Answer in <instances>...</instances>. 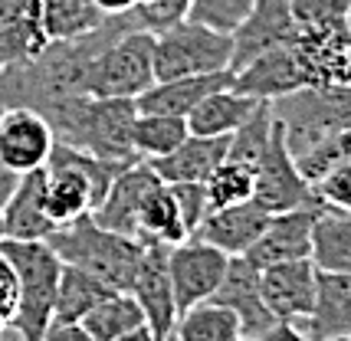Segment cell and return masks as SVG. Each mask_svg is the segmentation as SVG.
<instances>
[{
  "label": "cell",
  "instance_id": "6da1fadb",
  "mask_svg": "<svg viewBox=\"0 0 351 341\" xmlns=\"http://www.w3.org/2000/svg\"><path fill=\"white\" fill-rule=\"evenodd\" d=\"M56 141L79 148L86 155L108 161V164H138L141 157L135 155L132 144V128H135L138 109L132 99H89L79 95L69 102H60L43 112Z\"/></svg>",
  "mask_w": 351,
  "mask_h": 341
},
{
  "label": "cell",
  "instance_id": "7a4b0ae2",
  "mask_svg": "<svg viewBox=\"0 0 351 341\" xmlns=\"http://www.w3.org/2000/svg\"><path fill=\"white\" fill-rule=\"evenodd\" d=\"M46 243L62 260V266H76L82 273L95 276L99 282H106L115 292L132 289L141 256H145V243L122 236V233L102 230L92 217L60 227Z\"/></svg>",
  "mask_w": 351,
  "mask_h": 341
},
{
  "label": "cell",
  "instance_id": "3957f363",
  "mask_svg": "<svg viewBox=\"0 0 351 341\" xmlns=\"http://www.w3.org/2000/svg\"><path fill=\"white\" fill-rule=\"evenodd\" d=\"M119 170H125L122 164H108L56 141L46 161V214L53 217L56 227L92 217V210L106 197Z\"/></svg>",
  "mask_w": 351,
  "mask_h": 341
},
{
  "label": "cell",
  "instance_id": "277c9868",
  "mask_svg": "<svg viewBox=\"0 0 351 341\" xmlns=\"http://www.w3.org/2000/svg\"><path fill=\"white\" fill-rule=\"evenodd\" d=\"M0 253L14 266L16 286H20L16 315L7 328H14L20 341H43L46 328L53 322L62 260L53 253L49 243H23V240H3Z\"/></svg>",
  "mask_w": 351,
  "mask_h": 341
},
{
  "label": "cell",
  "instance_id": "5b68a950",
  "mask_svg": "<svg viewBox=\"0 0 351 341\" xmlns=\"http://www.w3.org/2000/svg\"><path fill=\"white\" fill-rule=\"evenodd\" d=\"M154 82V33L125 27L89 62L82 95L89 99H132Z\"/></svg>",
  "mask_w": 351,
  "mask_h": 341
},
{
  "label": "cell",
  "instance_id": "8992f818",
  "mask_svg": "<svg viewBox=\"0 0 351 341\" xmlns=\"http://www.w3.org/2000/svg\"><path fill=\"white\" fill-rule=\"evenodd\" d=\"M233 60V36L217 33L204 23L181 20L178 27L154 36V79H187L210 76L230 69Z\"/></svg>",
  "mask_w": 351,
  "mask_h": 341
},
{
  "label": "cell",
  "instance_id": "52a82bcc",
  "mask_svg": "<svg viewBox=\"0 0 351 341\" xmlns=\"http://www.w3.org/2000/svg\"><path fill=\"white\" fill-rule=\"evenodd\" d=\"M276 122L282 125L289 155H299L322 135L335 131L341 125H351V86H312L292 95H282L269 102Z\"/></svg>",
  "mask_w": 351,
  "mask_h": 341
},
{
  "label": "cell",
  "instance_id": "ba28073f",
  "mask_svg": "<svg viewBox=\"0 0 351 341\" xmlns=\"http://www.w3.org/2000/svg\"><path fill=\"white\" fill-rule=\"evenodd\" d=\"M253 201L260 203L266 214H286V210H299V207H322L312 184L302 177V170L295 168L279 122L273 128V138L266 144V151L253 164Z\"/></svg>",
  "mask_w": 351,
  "mask_h": 341
},
{
  "label": "cell",
  "instance_id": "9c48e42d",
  "mask_svg": "<svg viewBox=\"0 0 351 341\" xmlns=\"http://www.w3.org/2000/svg\"><path fill=\"white\" fill-rule=\"evenodd\" d=\"M230 266V256L217 247L204 243L197 236H187L184 243L168 249V273L178 299V312L191 309L197 302L214 299V292L223 282V273Z\"/></svg>",
  "mask_w": 351,
  "mask_h": 341
},
{
  "label": "cell",
  "instance_id": "30bf717a",
  "mask_svg": "<svg viewBox=\"0 0 351 341\" xmlns=\"http://www.w3.org/2000/svg\"><path fill=\"white\" fill-rule=\"evenodd\" d=\"M56 148V131L40 109L3 105L0 109V161L14 174L46 168Z\"/></svg>",
  "mask_w": 351,
  "mask_h": 341
},
{
  "label": "cell",
  "instance_id": "8fae6325",
  "mask_svg": "<svg viewBox=\"0 0 351 341\" xmlns=\"http://www.w3.org/2000/svg\"><path fill=\"white\" fill-rule=\"evenodd\" d=\"M306 86H341L348 82V20L306 23L292 36Z\"/></svg>",
  "mask_w": 351,
  "mask_h": 341
},
{
  "label": "cell",
  "instance_id": "7c38bea8",
  "mask_svg": "<svg viewBox=\"0 0 351 341\" xmlns=\"http://www.w3.org/2000/svg\"><path fill=\"white\" fill-rule=\"evenodd\" d=\"M315 286H319V269L312 260L276 263L260 269V292L273 322L302 325L315 305Z\"/></svg>",
  "mask_w": 351,
  "mask_h": 341
},
{
  "label": "cell",
  "instance_id": "4fadbf2b",
  "mask_svg": "<svg viewBox=\"0 0 351 341\" xmlns=\"http://www.w3.org/2000/svg\"><path fill=\"white\" fill-rule=\"evenodd\" d=\"M168 249L171 247H145L141 266L135 273L132 282V299L138 302V309L145 315V325L154 331V338L165 341L174 331L178 322V299H174V286H171V273H168Z\"/></svg>",
  "mask_w": 351,
  "mask_h": 341
},
{
  "label": "cell",
  "instance_id": "5bb4252c",
  "mask_svg": "<svg viewBox=\"0 0 351 341\" xmlns=\"http://www.w3.org/2000/svg\"><path fill=\"white\" fill-rule=\"evenodd\" d=\"M299 30L295 14H292L289 0H256L253 10L233 33V60H230V73H237L240 66L256 60L260 53L276 47L292 43V36Z\"/></svg>",
  "mask_w": 351,
  "mask_h": 341
},
{
  "label": "cell",
  "instance_id": "9a60e30c",
  "mask_svg": "<svg viewBox=\"0 0 351 341\" xmlns=\"http://www.w3.org/2000/svg\"><path fill=\"white\" fill-rule=\"evenodd\" d=\"M322 207H299L286 214H273L260 240L250 247L243 260L256 269L276 263H295V260H312V227Z\"/></svg>",
  "mask_w": 351,
  "mask_h": 341
},
{
  "label": "cell",
  "instance_id": "2e32d148",
  "mask_svg": "<svg viewBox=\"0 0 351 341\" xmlns=\"http://www.w3.org/2000/svg\"><path fill=\"white\" fill-rule=\"evenodd\" d=\"M158 184H161V177L152 170L148 161L128 164L125 170L115 174V181H112V187L106 190V197L92 210V220H95L102 230L122 233V236L138 240V214H141V203H145V197H148Z\"/></svg>",
  "mask_w": 351,
  "mask_h": 341
},
{
  "label": "cell",
  "instance_id": "e0dca14e",
  "mask_svg": "<svg viewBox=\"0 0 351 341\" xmlns=\"http://www.w3.org/2000/svg\"><path fill=\"white\" fill-rule=\"evenodd\" d=\"M230 86H233L237 92L250 95V99H260V102H276V99H282V95L308 89L292 43L266 49L256 60H250L246 66H240V69L233 73V82H230Z\"/></svg>",
  "mask_w": 351,
  "mask_h": 341
},
{
  "label": "cell",
  "instance_id": "ac0fdd59",
  "mask_svg": "<svg viewBox=\"0 0 351 341\" xmlns=\"http://www.w3.org/2000/svg\"><path fill=\"white\" fill-rule=\"evenodd\" d=\"M3 214V233L7 240H23V243H46L60 230L53 217L46 214V168L20 174L10 197L0 203Z\"/></svg>",
  "mask_w": 351,
  "mask_h": 341
},
{
  "label": "cell",
  "instance_id": "d6986e66",
  "mask_svg": "<svg viewBox=\"0 0 351 341\" xmlns=\"http://www.w3.org/2000/svg\"><path fill=\"white\" fill-rule=\"evenodd\" d=\"M46 47L40 0H0V76L33 62Z\"/></svg>",
  "mask_w": 351,
  "mask_h": 341
},
{
  "label": "cell",
  "instance_id": "ffe728a7",
  "mask_svg": "<svg viewBox=\"0 0 351 341\" xmlns=\"http://www.w3.org/2000/svg\"><path fill=\"white\" fill-rule=\"evenodd\" d=\"M214 302L227 305L243 328L246 338H260L266 328L273 325V315L263 302L260 292V269L253 263H246L243 256H230V266L223 273V282L214 292Z\"/></svg>",
  "mask_w": 351,
  "mask_h": 341
},
{
  "label": "cell",
  "instance_id": "44dd1931",
  "mask_svg": "<svg viewBox=\"0 0 351 341\" xmlns=\"http://www.w3.org/2000/svg\"><path fill=\"white\" fill-rule=\"evenodd\" d=\"M269 217L273 214H266L256 201H243L233 203V207L210 210L194 236L217 247L220 253H227V256H246L250 247L260 240V233L266 230Z\"/></svg>",
  "mask_w": 351,
  "mask_h": 341
},
{
  "label": "cell",
  "instance_id": "7402d4cb",
  "mask_svg": "<svg viewBox=\"0 0 351 341\" xmlns=\"http://www.w3.org/2000/svg\"><path fill=\"white\" fill-rule=\"evenodd\" d=\"M227 151H230V138L187 135L171 155L154 157L148 164L165 184H204L223 164Z\"/></svg>",
  "mask_w": 351,
  "mask_h": 341
},
{
  "label": "cell",
  "instance_id": "603a6c76",
  "mask_svg": "<svg viewBox=\"0 0 351 341\" xmlns=\"http://www.w3.org/2000/svg\"><path fill=\"white\" fill-rule=\"evenodd\" d=\"M233 82V73H210V76H187V79H165V82H154L152 89L135 99V109L145 115H178L187 118L191 112L197 109L200 102L217 89H227Z\"/></svg>",
  "mask_w": 351,
  "mask_h": 341
},
{
  "label": "cell",
  "instance_id": "cb8c5ba5",
  "mask_svg": "<svg viewBox=\"0 0 351 341\" xmlns=\"http://www.w3.org/2000/svg\"><path fill=\"white\" fill-rule=\"evenodd\" d=\"M312 341L351 335V276L348 273H322L315 286V305L302 322Z\"/></svg>",
  "mask_w": 351,
  "mask_h": 341
},
{
  "label": "cell",
  "instance_id": "d4e9b609",
  "mask_svg": "<svg viewBox=\"0 0 351 341\" xmlns=\"http://www.w3.org/2000/svg\"><path fill=\"white\" fill-rule=\"evenodd\" d=\"M256 109H260V99H250V95L237 92L233 86H227V89L210 92L187 115V131L204 135V138H230Z\"/></svg>",
  "mask_w": 351,
  "mask_h": 341
},
{
  "label": "cell",
  "instance_id": "484cf974",
  "mask_svg": "<svg viewBox=\"0 0 351 341\" xmlns=\"http://www.w3.org/2000/svg\"><path fill=\"white\" fill-rule=\"evenodd\" d=\"M43 30L49 43H73L99 33L112 16L99 10L95 0H40Z\"/></svg>",
  "mask_w": 351,
  "mask_h": 341
},
{
  "label": "cell",
  "instance_id": "4316f807",
  "mask_svg": "<svg viewBox=\"0 0 351 341\" xmlns=\"http://www.w3.org/2000/svg\"><path fill=\"white\" fill-rule=\"evenodd\" d=\"M187 236L191 233L184 227L181 207L174 201L171 187L161 181L145 197V203H141V214H138V243H145V247H154V243L158 247H178Z\"/></svg>",
  "mask_w": 351,
  "mask_h": 341
},
{
  "label": "cell",
  "instance_id": "83f0119b",
  "mask_svg": "<svg viewBox=\"0 0 351 341\" xmlns=\"http://www.w3.org/2000/svg\"><path fill=\"white\" fill-rule=\"evenodd\" d=\"M312 263L322 273L351 276V210H319L312 227Z\"/></svg>",
  "mask_w": 351,
  "mask_h": 341
},
{
  "label": "cell",
  "instance_id": "f1b7e54d",
  "mask_svg": "<svg viewBox=\"0 0 351 341\" xmlns=\"http://www.w3.org/2000/svg\"><path fill=\"white\" fill-rule=\"evenodd\" d=\"M171 335L178 341H237L243 338V328H240V318L227 305L207 299V302L184 309Z\"/></svg>",
  "mask_w": 351,
  "mask_h": 341
},
{
  "label": "cell",
  "instance_id": "f546056e",
  "mask_svg": "<svg viewBox=\"0 0 351 341\" xmlns=\"http://www.w3.org/2000/svg\"><path fill=\"white\" fill-rule=\"evenodd\" d=\"M115 292L106 282L82 273L76 266H62L60 286H56V305H53V322H82L102 299Z\"/></svg>",
  "mask_w": 351,
  "mask_h": 341
},
{
  "label": "cell",
  "instance_id": "4dcf8cb0",
  "mask_svg": "<svg viewBox=\"0 0 351 341\" xmlns=\"http://www.w3.org/2000/svg\"><path fill=\"white\" fill-rule=\"evenodd\" d=\"M79 325L86 328L95 341H115L128 335V331H135L138 325H145V315L138 309V302L132 299V292H112Z\"/></svg>",
  "mask_w": 351,
  "mask_h": 341
},
{
  "label": "cell",
  "instance_id": "1f68e13d",
  "mask_svg": "<svg viewBox=\"0 0 351 341\" xmlns=\"http://www.w3.org/2000/svg\"><path fill=\"white\" fill-rule=\"evenodd\" d=\"M187 135H191L187 131V118L138 112L135 128H132V144H135V155L141 161H154V157L171 155Z\"/></svg>",
  "mask_w": 351,
  "mask_h": 341
},
{
  "label": "cell",
  "instance_id": "d6a6232c",
  "mask_svg": "<svg viewBox=\"0 0 351 341\" xmlns=\"http://www.w3.org/2000/svg\"><path fill=\"white\" fill-rule=\"evenodd\" d=\"M204 190H207V203H210V210L253 201V168L243 164V161L223 157V164H220L207 181H204Z\"/></svg>",
  "mask_w": 351,
  "mask_h": 341
},
{
  "label": "cell",
  "instance_id": "836d02e7",
  "mask_svg": "<svg viewBox=\"0 0 351 341\" xmlns=\"http://www.w3.org/2000/svg\"><path fill=\"white\" fill-rule=\"evenodd\" d=\"M256 0H191V14L187 20L204 23L217 33H237V27L246 20Z\"/></svg>",
  "mask_w": 351,
  "mask_h": 341
},
{
  "label": "cell",
  "instance_id": "e575fe53",
  "mask_svg": "<svg viewBox=\"0 0 351 341\" xmlns=\"http://www.w3.org/2000/svg\"><path fill=\"white\" fill-rule=\"evenodd\" d=\"M315 197L322 207L328 210H351V161L335 164L328 174H322L319 181L312 184Z\"/></svg>",
  "mask_w": 351,
  "mask_h": 341
},
{
  "label": "cell",
  "instance_id": "d590c367",
  "mask_svg": "<svg viewBox=\"0 0 351 341\" xmlns=\"http://www.w3.org/2000/svg\"><path fill=\"white\" fill-rule=\"evenodd\" d=\"M295 23H335L351 16V0H289Z\"/></svg>",
  "mask_w": 351,
  "mask_h": 341
},
{
  "label": "cell",
  "instance_id": "8d00e7d4",
  "mask_svg": "<svg viewBox=\"0 0 351 341\" xmlns=\"http://www.w3.org/2000/svg\"><path fill=\"white\" fill-rule=\"evenodd\" d=\"M171 194H174V201L181 207V217H184V227L187 233L194 236L197 227L204 223V217L210 214V203H207V190L204 184H168Z\"/></svg>",
  "mask_w": 351,
  "mask_h": 341
},
{
  "label": "cell",
  "instance_id": "74e56055",
  "mask_svg": "<svg viewBox=\"0 0 351 341\" xmlns=\"http://www.w3.org/2000/svg\"><path fill=\"white\" fill-rule=\"evenodd\" d=\"M16 302H20V286H16V273H14V266L3 260V253H0V331H3V328L14 322Z\"/></svg>",
  "mask_w": 351,
  "mask_h": 341
},
{
  "label": "cell",
  "instance_id": "f35d334b",
  "mask_svg": "<svg viewBox=\"0 0 351 341\" xmlns=\"http://www.w3.org/2000/svg\"><path fill=\"white\" fill-rule=\"evenodd\" d=\"M256 341H312V335L295 322H273Z\"/></svg>",
  "mask_w": 351,
  "mask_h": 341
},
{
  "label": "cell",
  "instance_id": "ab89813d",
  "mask_svg": "<svg viewBox=\"0 0 351 341\" xmlns=\"http://www.w3.org/2000/svg\"><path fill=\"white\" fill-rule=\"evenodd\" d=\"M43 341H95L79 322H49Z\"/></svg>",
  "mask_w": 351,
  "mask_h": 341
},
{
  "label": "cell",
  "instance_id": "60d3db41",
  "mask_svg": "<svg viewBox=\"0 0 351 341\" xmlns=\"http://www.w3.org/2000/svg\"><path fill=\"white\" fill-rule=\"evenodd\" d=\"M95 3H99V10L106 16H125L135 10L138 0H95Z\"/></svg>",
  "mask_w": 351,
  "mask_h": 341
},
{
  "label": "cell",
  "instance_id": "b9f144b4",
  "mask_svg": "<svg viewBox=\"0 0 351 341\" xmlns=\"http://www.w3.org/2000/svg\"><path fill=\"white\" fill-rule=\"evenodd\" d=\"M20 181V174H14V170L7 168L3 161H0V203L10 197V190H14V184Z\"/></svg>",
  "mask_w": 351,
  "mask_h": 341
},
{
  "label": "cell",
  "instance_id": "7bdbcfd3",
  "mask_svg": "<svg viewBox=\"0 0 351 341\" xmlns=\"http://www.w3.org/2000/svg\"><path fill=\"white\" fill-rule=\"evenodd\" d=\"M115 341H158V338H154V331L148 325H138L135 331H128V335H122V338H115Z\"/></svg>",
  "mask_w": 351,
  "mask_h": 341
},
{
  "label": "cell",
  "instance_id": "ee69618b",
  "mask_svg": "<svg viewBox=\"0 0 351 341\" xmlns=\"http://www.w3.org/2000/svg\"><path fill=\"white\" fill-rule=\"evenodd\" d=\"M348 86H351V16H348Z\"/></svg>",
  "mask_w": 351,
  "mask_h": 341
},
{
  "label": "cell",
  "instance_id": "f6af8a7d",
  "mask_svg": "<svg viewBox=\"0 0 351 341\" xmlns=\"http://www.w3.org/2000/svg\"><path fill=\"white\" fill-rule=\"evenodd\" d=\"M7 240V233H3V214H0V243Z\"/></svg>",
  "mask_w": 351,
  "mask_h": 341
},
{
  "label": "cell",
  "instance_id": "bcb514c9",
  "mask_svg": "<svg viewBox=\"0 0 351 341\" xmlns=\"http://www.w3.org/2000/svg\"><path fill=\"white\" fill-rule=\"evenodd\" d=\"M325 341H351V335H338V338H325Z\"/></svg>",
  "mask_w": 351,
  "mask_h": 341
},
{
  "label": "cell",
  "instance_id": "7dc6e473",
  "mask_svg": "<svg viewBox=\"0 0 351 341\" xmlns=\"http://www.w3.org/2000/svg\"><path fill=\"white\" fill-rule=\"evenodd\" d=\"M237 341H256V338H246V335H243V338H237Z\"/></svg>",
  "mask_w": 351,
  "mask_h": 341
},
{
  "label": "cell",
  "instance_id": "c3c4849f",
  "mask_svg": "<svg viewBox=\"0 0 351 341\" xmlns=\"http://www.w3.org/2000/svg\"><path fill=\"white\" fill-rule=\"evenodd\" d=\"M165 341H178V338H174V335H171V338H165Z\"/></svg>",
  "mask_w": 351,
  "mask_h": 341
}]
</instances>
